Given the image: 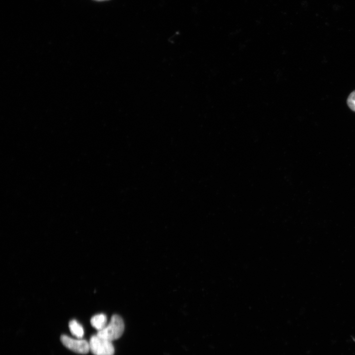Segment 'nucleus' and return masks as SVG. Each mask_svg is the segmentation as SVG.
Returning a JSON list of instances; mask_svg holds the SVG:
<instances>
[{
    "instance_id": "1",
    "label": "nucleus",
    "mask_w": 355,
    "mask_h": 355,
    "mask_svg": "<svg viewBox=\"0 0 355 355\" xmlns=\"http://www.w3.org/2000/svg\"><path fill=\"white\" fill-rule=\"evenodd\" d=\"M124 322L122 318L118 315H113L109 322L97 334L99 336L113 341L119 338L124 330Z\"/></svg>"
},
{
    "instance_id": "2",
    "label": "nucleus",
    "mask_w": 355,
    "mask_h": 355,
    "mask_svg": "<svg viewBox=\"0 0 355 355\" xmlns=\"http://www.w3.org/2000/svg\"><path fill=\"white\" fill-rule=\"evenodd\" d=\"M90 351L94 355H113L114 348L112 341L103 338L97 334L93 335L89 341Z\"/></svg>"
},
{
    "instance_id": "3",
    "label": "nucleus",
    "mask_w": 355,
    "mask_h": 355,
    "mask_svg": "<svg viewBox=\"0 0 355 355\" xmlns=\"http://www.w3.org/2000/svg\"><path fill=\"white\" fill-rule=\"evenodd\" d=\"M60 340L67 348L76 353L86 354L90 351L89 343L82 338L74 339L63 334Z\"/></svg>"
},
{
    "instance_id": "4",
    "label": "nucleus",
    "mask_w": 355,
    "mask_h": 355,
    "mask_svg": "<svg viewBox=\"0 0 355 355\" xmlns=\"http://www.w3.org/2000/svg\"><path fill=\"white\" fill-rule=\"evenodd\" d=\"M90 322L98 331H100L107 325L106 316L102 313L95 315L91 318Z\"/></svg>"
},
{
    "instance_id": "5",
    "label": "nucleus",
    "mask_w": 355,
    "mask_h": 355,
    "mask_svg": "<svg viewBox=\"0 0 355 355\" xmlns=\"http://www.w3.org/2000/svg\"><path fill=\"white\" fill-rule=\"evenodd\" d=\"M71 333L77 338H82L84 335V329L82 326L76 320H71L69 323Z\"/></svg>"
},
{
    "instance_id": "6",
    "label": "nucleus",
    "mask_w": 355,
    "mask_h": 355,
    "mask_svg": "<svg viewBox=\"0 0 355 355\" xmlns=\"http://www.w3.org/2000/svg\"><path fill=\"white\" fill-rule=\"evenodd\" d=\"M347 104L349 107L355 111V90L352 92L347 99Z\"/></svg>"
},
{
    "instance_id": "7",
    "label": "nucleus",
    "mask_w": 355,
    "mask_h": 355,
    "mask_svg": "<svg viewBox=\"0 0 355 355\" xmlns=\"http://www.w3.org/2000/svg\"><path fill=\"white\" fill-rule=\"evenodd\" d=\"M97 0V1H104V0Z\"/></svg>"
}]
</instances>
